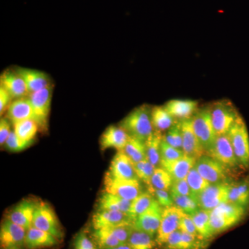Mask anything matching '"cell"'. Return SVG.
<instances>
[{"mask_svg":"<svg viewBox=\"0 0 249 249\" xmlns=\"http://www.w3.org/2000/svg\"><path fill=\"white\" fill-rule=\"evenodd\" d=\"M247 208L227 202L218 206L211 211V225L214 235L225 231L240 222L246 214Z\"/></svg>","mask_w":249,"mask_h":249,"instance_id":"cell-2","label":"cell"},{"mask_svg":"<svg viewBox=\"0 0 249 249\" xmlns=\"http://www.w3.org/2000/svg\"><path fill=\"white\" fill-rule=\"evenodd\" d=\"M152 108L147 104L134 108L121 121L119 125L129 137L145 142L155 131L152 123Z\"/></svg>","mask_w":249,"mask_h":249,"instance_id":"cell-1","label":"cell"},{"mask_svg":"<svg viewBox=\"0 0 249 249\" xmlns=\"http://www.w3.org/2000/svg\"><path fill=\"white\" fill-rule=\"evenodd\" d=\"M184 213L175 206L163 209L161 222L156 235V243L162 247L173 232L178 230Z\"/></svg>","mask_w":249,"mask_h":249,"instance_id":"cell-13","label":"cell"},{"mask_svg":"<svg viewBox=\"0 0 249 249\" xmlns=\"http://www.w3.org/2000/svg\"><path fill=\"white\" fill-rule=\"evenodd\" d=\"M58 240L49 232L34 227L27 231L25 247L29 249H37L53 247L58 245Z\"/></svg>","mask_w":249,"mask_h":249,"instance_id":"cell-25","label":"cell"},{"mask_svg":"<svg viewBox=\"0 0 249 249\" xmlns=\"http://www.w3.org/2000/svg\"><path fill=\"white\" fill-rule=\"evenodd\" d=\"M147 191L151 193L156 200L158 201L159 204L163 209L174 206L173 199H172L170 193L169 194L168 191L155 189V188H152V187H147Z\"/></svg>","mask_w":249,"mask_h":249,"instance_id":"cell-44","label":"cell"},{"mask_svg":"<svg viewBox=\"0 0 249 249\" xmlns=\"http://www.w3.org/2000/svg\"><path fill=\"white\" fill-rule=\"evenodd\" d=\"M210 107L213 124L217 137L227 134L240 116L235 106L229 100L222 99L215 101Z\"/></svg>","mask_w":249,"mask_h":249,"instance_id":"cell-3","label":"cell"},{"mask_svg":"<svg viewBox=\"0 0 249 249\" xmlns=\"http://www.w3.org/2000/svg\"><path fill=\"white\" fill-rule=\"evenodd\" d=\"M20 249L14 248V249Z\"/></svg>","mask_w":249,"mask_h":249,"instance_id":"cell-53","label":"cell"},{"mask_svg":"<svg viewBox=\"0 0 249 249\" xmlns=\"http://www.w3.org/2000/svg\"><path fill=\"white\" fill-rule=\"evenodd\" d=\"M152 123L155 130L162 132L168 130L176 119L165 109L164 106H154L152 108Z\"/></svg>","mask_w":249,"mask_h":249,"instance_id":"cell-29","label":"cell"},{"mask_svg":"<svg viewBox=\"0 0 249 249\" xmlns=\"http://www.w3.org/2000/svg\"><path fill=\"white\" fill-rule=\"evenodd\" d=\"M14 98L2 87H0V114L2 116L5 111H7Z\"/></svg>","mask_w":249,"mask_h":249,"instance_id":"cell-50","label":"cell"},{"mask_svg":"<svg viewBox=\"0 0 249 249\" xmlns=\"http://www.w3.org/2000/svg\"><path fill=\"white\" fill-rule=\"evenodd\" d=\"M123 151L133 163H138L147 158L145 142L132 137L129 138Z\"/></svg>","mask_w":249,"mask_h":249,"instance_id":"cell-34","label":"cell"},{"mask_svg":"<svg viewBox=\"0 0 249 249\" xmlns=\"http://www.w3.org/2000/svg\"><path fill=\"white\" fill-rule=\"evenodd\" d=\"M31 143L32 142H24L19 139L14 130H12L4 145L10 152H19L30 146Z\"/></svg>","mask_w":249,"mask_h":249,"instance_id":"cell-42","label":"cell"},{"mask_svg":"<svg viewBox=\"0 0 249 249\" xmlns=\"http://www.w3.org/2000/svg\"><path fill=\"white\" fill-rule=\"evenodd\" d=\"M184 155L183 150L175 148L167 143L163 139L162 140L160 144V163L173 161L181 158Z\"/></svg>","mask_w":249,"mask_h":249,"instance_id":"cell-41","label":"cell"},{"mask_svg":"<svg viewBox=\"0 0 249 249\" xmlns=\"http://www.w3.org/2000/svg\"><path fill=\"white\" fill-rule=\"evenodd\" d=\"M191 216L194 222L198 234L201 238L209 240L213 237L214 233L211 225V211L199 209Z\"/></svg>","mask_w":249,"mask_h":249,"instance_id":"cell-30","label":"cell"},{"mask_svg":"<svg viewBox=\"0 0 249 249\" xmlns=\"http://www.w3.org/2000/svg\"><path fill=\"white\" fill-rule=\"evenodd\" d=\"M133 224H124L121 225L116 226L110 228H107L117 240L120 241L123 245L127 244L131 235V232L133 229Z\"/></svg>","mask_w":249,"mask_h":249,"instance_id":"cell-43","label":"cell"},{"mask_svg":"<svg viewBox=\"0 0 249 249\" xmlns=\"http://www.w3.org/2000/svg\"><path fill=\"white\" fill-rule=\"evenodd\" d=\"M134 219L130 214L117 211L96 210L91 218L93 230L110 228L124 224H133Z\"/></svg>","mask_w":249,"mask_h":249,"instance_id":"cell-16","label":"cell"},{"mask_svg":"<svg viewBox=\"0 0 249 249\" xmlns=\"http://www.w3.org/2000/svg\"><path fill=\"white\" fill-rule=\"evenodd\" d=\"M196 159L184 155L173 161L161 162L160 166L170 174L173 181H178L187 178L189 172L196 165Z\"/></svg>","mask_w":249,"mask_h":249,"instance_id":"cell-22","label":"cell"},{"mask_svg":"<svg viewBox=\"0 0 249 249\" xmlns=\"http://www.w3.org/2000/svg\"><path fill=\"white\" fill-rule=\"evenodd\" d=\"M127 245L132 249H154L157 243L154 237L133 228Z\"/></svg>","mask_w":249,"mask_h":249,"instance_id":"cell-33","label":"cell"},{"mask_svg":"<svg viewBox=\"0 0 249 249\" xmlns=\"http://www.w3.org/2000/svg\"><path fill=\"white\" fill-rule=\"evenodd\" d=\"M181 235H182V232L179 229L173 232L168 237L164 245L162 246L163 249H182V247H181Z\"/></svg>","mask_w":249,"mask_h":249,"instance_id":"cell-47","label":"cell"},{"mask_svg":"<svg viewBox=\"0 0 249 249\" xmlns=\"http://www.w3.org/2000/svg\"><path fill=\"white\" fill-rule=\"evenodd\" d=\"M26 235L25 229L5 218L0 228L1 249H20L25 246Z\"/></svg>","mask_w":249,"mask_h":249,"instance_id":"cell-14","label":"cell"},{"mask_svg":"<svg viewBox=\"0 0 249 249\" xmlns=\"http://www.w3.org/2000/svg\"><path fill=\"white\" fill-rule=\"evenodd\" d=\"M15 70L25 82L29 94L53 85L50 77L45 72L20 67H15Z\"/></svg>","mask_w":249,"mask_h":249,"instance_id":"cell-20","label":"cell"},{"mask_svg":"<svg viewBox=\"0 0 249 249\" xmlns=\"http://www.w3.org/2000/svg\"><path fill=\"white\" fill-rule=\"evenodd\" d=\"M232 149L242 168H249V136L242 116L237 119L228 132Z\"/></svg>","mask_w":249,"mask_h":249,"instance_id":"cell-6","label":"cell"},{"mask_svg":"<svg viewBox=\"0 0 249 249\" xmlns=\"http://www.w3.org/2000/svg\"><path fill=\"white\" fill-rule=\"evenodd\" d=\"M14 132L18 137L24 142H33L37 132H40L38 125L33 119H28L14 124Z\"/></svg>","mask_w":249,"mask_h":249,"instance_id":"cell-31","label":"cell"},{"mask_svg":"<svg viewBox=\"0 0 249 249\" xmlns=\"http://www.w3.org/2000/svg\"><path fill=\"white\" fill-rule=\"evenodd\" d=\"M181 231L186 232V233L191 234V235L199 236L197 231L194 222L189 214L185 213L181 218L180 222L179 227H178ZM200 237V236H199Z\"/></svg>","mask_w":249,"mask_h":249,"instance_id":"cell-46","label":"cell"},{"mask_svg":"<svg viewBox=\"0 0 249 249\" xmlns=\"http://www.w3.org/2000/svg\"><path fill=\"white\" fill-rule=\"evenodd\" d=\"M155 199V197L150 192H143L132 201L129 214L135 219L136 217H138L150 207Z\"/></svg>","mask_w":249,"mask_h":249,"instance_id":"cell-35","label":"cell"},{"mask_svg":"<svg viewBox=\"0 0 249 249\" xmlns=\"http://www.w3.org/2000/svg\"><path fill=\"white\" fill-rule=\"evenodd\" d=\"M93 243L96 244L100 249L112 248L122 245L120 241L116 238L107 228L93 230L92 234ZM125 245V244H124Z\"/></svg>","mask_w":249,"mask_h":249,"instance_id":"cell-32","label":"cell"},{"mask_svg":"<svg viewBox=\"0 0 249 249\" xmlns=\"http://www.w3.org/2000/svg\"><path fill=\"white\" fill-rule=\"evenodd\" d=\"M181 132H182V150L185 155L193 158H200L206 155L204 148L198 140L192 124V118L181 121Z\"/></svg>","mask_w":249,"mask_h":249,"instance_id":"cell-17","label":"cell"},{"mask_svg":"<svg viewBox=\"0 0 249 249\" xmlns=\"http://www.w3.org/2000/svg\"><path fill=\"white\" fill-rule=\"evenodd\" d=\"M11 122L6 117L1 118L0 120V144L4 145L5 142L11 132Z\"/></svg>","mask_w":249,"mask_h":249,"instance_id":"cell-49","label":"cell"},{"mask_svg":"<svg viewBox=\"0 0 249 249\" xmlns=\"http://www.w3.org/2000/svg\"><path fill=\"white\" fill-rule=\"evenodd\" d=\"M228 201L247 208L249 205V178L229 183Z\"/></svg>","mask_w":249,"mask_h":249,"instance_id":"cell-27","label":"cell"},{"mask_svg":"<svg viewBox=\"0 0 249 249\" xmlns=\"http://www.w3.org/2000/svg\"><path fill=\"white\" fill-rule=\"evenodd\" d=\"M163 106L176 120L182 121L194 115L198 109V102L193 100L173 99Z\"/></svg>","mask_w":249,"mask_h":249,"instance_id":"cell-23","label":"cell"},{"mask_svg":"<svg viewBox=\"0 0 249 249\" xmlns=\"http://www.w3.org/2000/svg\"><path fill=\"white\" fill-rule=\"evenodd\" d=\"M107 173L112 178L119 179H139L134 170L133 163L123 150L118 151L113 157Z\"/></svg>","mask_w":249,"mask_h":249,"instance_id":"cell-19","label":"cell"},{"mask_svg":"<svg viewBox=\"0 0 249 249\" xmlns=\"http://www.w3.org/2000/svg\"><path fill=\"white\" fill-rule=\"evenodd\" d=\"M131 204L132 201L127 200L104 191L98 197L96 210L117 211L129 214Z\"/></svg>","mask_w":249,"mask_h":249,"instance_id":"cell-26","label":"cell"},{"mask_svg":"<svg viewBox=\"0 0 249 249\" xmlns=\"http://www.w3.org/2000/svg\"><path fill=\"white\" fill-rule=\"evenodd\" d=\"M206 155L218 160L230 171L241 167L228 134L218 136L213 146Z\"/></svg>","mask_w":249,"mask_h":249,"instance_id":"cell-11","label":"cell"},{"mask_svg":"<svg viewBox=\"0 0 249 249\" xmlns=\"http://www.w3.org/2000/svg\"><path fill=\"white\" fill-rule=\"evenodd\" d=\"M163 211V208L155 199L146 211L135 218L133 227L155 237L160 227Z\"/></svg>","mask_w":249,"mask_h":249,"instance_id":"cell-12","label":"cell"},{"mask_svg":"<svg viewBox=\"0 0 249 249\" xmlns=\"http://www.w3.org/2000/svg\"><path fill=\"white\" fill-rule=\"evenodd\" d=\"M163 136L162 132L155 130L145 142L147 159L156 168H159L160 163V144Z\"/></svg>","mask_w":249,"mask_h":249,"instance_id":"cell-28","label":"cell"},{"mask_svg":"<svg viewBox=\"0 0 249 249\" xmlns=\"http://www.w3.org/2000/svg\"><path fill=\"white\" fill-rule=\"evenodd\" d=\"M106 249H132L129 247V246L127 245V244H125V245H122L120 246H118V247H112V248H109Z\"/></svg>","mask_w":249,"mask_h":249,"instance_id":"cell-51","label":"cell"},{"mask_svg":"<svg viewBox=\"0 0 249 249\" xmlns=\"http://www.w3.org/2000/svg\"><path fill=\"white\" fill-rule=\"evenodd\" d=\"M229 191V183L211 184L196 196V203L199 209L212 211L219 205L227 202Z\"/></svg>","mask_w":249,"mask_h":249,"instance_id":"cell-10","label":"cell"},{"mask_svg":"<svg viewBox=\"0 0 249 249\" xmlns=\"http://www.w3.org/2000/svg\"><path fill=\"white\" fill-rule=\"evenodd\" d=\"M173 180L170 174L162 168H157L150 181V186L155 189L170 191Z\"/></svg>","mask_w":249,"mask_h":249,"instance_id":"cell-36","label":"cell"},{"mask_svg":"<svg viewBox=\"0 0 249 249\" xmlns=\"http://www.w3.org/2000/svg\"><path fill=\"white\" fill-rule=\"evenodd\" d=\"M195 167L210 184L228 183L230 170L209 155L201 156L196 160Z\"/></svg>","mask_w":249,"mask_h":249,"instance_id":"cell-8","label":"cell"},{"mask_svg":"<svg viewBox=\"0 0 249 249\" xmlns=\"http://www.w3.org/2000/svg\"><path fill=\"white\" fill-rule=\"evenodd\" d=\"M74 249H81L78 248V247H74Z\"/></svg>","mask_w":249,"mask_h":249,"instance_id":"cell-52","label":"cell"},{"mask_svg":"<svg viewBox=\"0 0 249 249\" xmlns=\"http://www.w3.org/2000/svg\"><path fill=\"white\" fill-rule=\"evenodd\" d=\"M163 139L170 145L182 150V132H181V121L177 120L171 127L163 134Z\"/></svg>","mask_w":249,"mask_h":249,"instance_id":"cell-39","label":"cell"},{"mask_svg":"<svg viewBox=\"0 0 249 249\" xmlns=\"http://www.w3.org/2000/svg\"><path fill=\"white\" fill-rule=\"evenodd\" d=\"M130 137L120 126L111 125L103 132L100 138V147L102 151L109 148L123 150Z\"/></svg>","mask_w":249,"mask_h":249,"instance_id":"cell-21","label":"cell"},{"mask_svg":"<svg viewBox=\"0 0 249 249\" xmlns=\"http://www.w3.org/2000/svg\"><path fill=\"white\" fill-rule=\"evenodd\" d=\"M174 206L182 211L184 213L191 215L199 209L196 199L189 196H180L170 192Z\"/></svg>","mask_w":249,"mask_h":249,"instance_id":"cell-37","label":"cell"},{"mask_svg":"<svg viewBox=\"0 0 249 249\" xmlns=\"http://www.w3.org/2000/svg\"><path fill=\"white\" fill-rule=\"evenodd\" d=\"M104 191L127 200L132 201L142 192L139 179H119L106 173L104 178Z\"/></svg>","mask_w":249,"mask_h":249,"instance_id":"cell-9","label":"cell"},{"mask_svg":"<svg viewBox=\"0 0 249 249\" xmlns=\"http://www.w3.org/2000/svg\"><path fill=\"white\" fill-rule=\"evenodd\" d=\"M74 247H78L81 249H97L95 247L94 243L91 242L88 238L86 234L83 232H80L77 235L76 240H75Z\"/></svg>","mask_w":249,"mask_h":249,"instance_id":"cell-48","label":"cell"},{"mask_svg":"<svg viewBox=\"0 0 249 249\" xmlns=\"http://www.w3.org/2000/svg\"><path fill=\"white\" fill-rule=\"evenodd\" d=\"M32 227L49 232L58 240H61L63 237V232L56 214L50 205L43 201H39L37 204Z\"/></svg>","mask_w":249,"mask_h":249,"instance_id":"cell-7","label":"cell"},{"mask_svg":"<svg viewBox=\"0 0 249 249\" xmlns=\"http://www.w3.org/2000/svg\"><path fill=\"white\" fill-rule=\"evenodd\" d=\"M6 118L13 125L20 121L33 119V108L29 96L14 100L8 108Z\"/></svg>","mask_w":249,"mask_h":249,"instance_id":"cell-24","label":"cell"},{"mask_svg":"<svg viewBox=\"0 0 249 249\" xmlns=\"http://www.w3.org/2000/svg\"><path fill=\"white\" fill-rule=\"evenodd\" d=\"M38 203L34 199H24L10 210L6 219L20 226L27 231L32 227L34 213Z\"/></svg>","mask_w":249,"mask_h":249,"instance_id":"cell-15","label":"cell"},{"mask_svg":"<svg viewBox=\"0 0 249 249\" xmlns=\"http://www.w3.org/2000/svg\"><path fill=\"white\" fill-rule=\"evenodd\" d=\"M186 178L196 200V196H199L211 185L201 177L195 166L192 168Z\"/></svg>","mask_w":249,"mask_h":249,"instance_id":"cell-38","label":"cell"},{"mask_svg":"<svg viewBox=\"0 0 249 249\" xmlns=\"http://www.w3.org/2000/svg\"><path fill=\"white\" fill-rule=\"evenodd\" d=\"M170 192H173L180 196H189L194 198L186 178L174 181Z\"/></svg>","mask_w":249,"mask_h":249,"instance_id":"cell-45","label":"cell"},{"mask_svg":"<svg viewBox=\"0 0 249 249\" xmlns=\"http://www.w3.org/2000/svg\"><path fill=\"white\" fill-rule=\"evenodd\" d=\"M53 91V85H52L29 95L33 108V120L36 121L40 129V132L42 133L48 131Z\"/></svg>","mask_w":249,"mask_h":249,"instance_id":"cell-5","label":"cell"},{"mask_svg":"<svg viewBox=\"0 0 249 249\" xmlns=\"http://www.w3.org/2000/svg\"><path fill=\"white\" fill-rule=\"evenodd\" d=\"M0 87L6 90L14 100L27 97L29 95L25 82L14 68L8 69L1 73Z\"/></svg>","mask_w":249,"mask_h":249,"instance_id":"cell-18","label":"cell"},{"mask_svg":"<svg viewBox=\"0 0 249 249\" xmlns=\"http://www.w3.org/2000/svg\"><path fill=\"white\" fill-rule=\"evenodd\" d=\"M133 165L139 179L145 183L147 186H150L152 175L157 168L154 166L147 158L138 163H133Z\"/></svg>","mask_w":249,"mask_h":249,"instance_id":"cell-40","label":"cell"},{"mask_svg":"<svg viewBox=\"0 0 249 249\" xmlns=\"http://www.w3.org/2000/svg\"><path fill=\"white\" fill-rule=\"evenodd\" d=\"M192 124L206 155L213 146L217 137L213 124L210 106L196 111L192 116Z\"/></svg>","mask_w":249,"mask_h":249,"instance_id":"cell-4","label":"cell"}]
</instances>
